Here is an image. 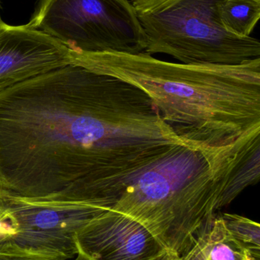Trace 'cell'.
Segmentation results:
<instances>
[{"mask_svg":"<svg viewBox=\"0 0 260 260\" xmlns=\"http://www.w3.org/2000/svg\"><path fill=\"white\" fill-rule=\"evenodd\" d=\"M6 197L19 224V232L12 244L57 260L77 256L76 233L109 210L87 205L28 203Z\"/></svg>","mask_w":260,"mask_h":260,"instance_id":"cell-6","label":"cell"},{"mask_svg":"<svg viewBox=\"0 0 260 260\" xmlns=\"http://www.w3.org/2000/svg\"><path fill=\"white\" fill-rule=\"evenodd\" d=\"M260 177V129L220 147L181 145L134 178L111 210L141 223L182 257L198 234Z\"/></svg>","mask_w":260,"mask_h":260,"instance_id":"cell-3","label":"cell"},{"mask_svg":"<svg viewBox=\"0 0 260 260\" xmlns=\"http://www.w3.org/2000/svg\"><path fill=\"white\" fill-rule=\"evenodd\" d=\"M161 260H182L181 257L177 256V255L167 254Z\"/></svg>","mask_w":260,"mask_h":260,"instance_id":"cell-14","label":"cell"},{"mask_svg":"<svg viewBox=\"0 0 260 260\" xmlns=\"http://www.w3.org/2000/svg\"><path fill=\"white\" fill-rule=\"evenodd\" d=\"M224 0H133L146 39L145 53H163L182 63L238 65L260 58V42L227 30Z\"/></svg>","mask_w":260,"mask_h":260,"instance_id":"cell-4","label":"cell"},{"mask_svg":"<svg viewBox=\"0 0 260 260\" xmlns=\"http://www.w3.org/2000/svg\"><path fill=\"white\" fill-rule=\"evenodd\" d=\"M220 14L227 30L241 38H247L259 21L260 0H224Z\"/></svg>","mask_w":260,"mask_h":260,"instance_id":"cell-10","label":"cell"},{"mask_svg":"<svg viewBox=\"0 0 260 260\" xmlns=\"http://www.w3.org/2000/svg\"><path fill=\"white\" fill-rule=\"evenodd\" d=\"M75 241L77 256L87 260H161L169 254L141 223L111 210L85 224Z\"/></svg>","mask_w":260,"mask_h":260,"instance_id":"cell-7","label":"cell"},{"mask_svg":"<svg viewBox=\"0 0 260 260\" xmlns=\"http://www.w3.org/2000/svg\"><path fill=\"white\" fill-rule=\"evenodd\" d=\"M71 64V52L54 38L0 20V91Z\"/></svg>","mask_w":260,"mask_h":260,"instance_id":"cell-8","label":"cell"},{"mask_svg":"<svg viewBox=\"0 0 260 260\" xmlns=\"http://www.w3.org/2000/svg\"><path fill=\"white\" fill-rule=\"evenodd\" d=\"M19 232L18 220L7 197L0 191V248L12 244Z\"/></svg>","mask_w":260,"mask_h":260,"instance_id":"cell-12","label":"cell"},{"mask_svg":"<svg viewBox=\"0 0 260 260\" xmlns=\"http://www.w3.org/2000/svg\"><path fill=\"white\" fill-rule=\"evenodd\" d=\"M0 260H57L44 255L23 250L14 244L0 248Z\"/></svg>","mask_w":260,"mask_h":260,"instance_id":"cell-13","label":"cell"},{"mask_svg":"<svg viewBox=\"0 0 260 260\" xmlns=\"http://www.w3.org/2000/svg\"><path fill=\"white\" fill-rule=\"evenodd\" d=\"M75 65L143 91L191 146H224L260 129V58L238 65L186 64L145 52H104L78 56Z\"/></svg>","mask_w":260,"mask_h":260,"instance_id":"cell-2","label":"cell"},{"mask_svg":"<svg viewBox=\"0 0 260 260\" xmlns=\"http://www.w3.org/2000/svg\"><path fill=\"white\" fill-rule=\"evenodd\" d=\"M75 260H87V259H84V258L82 257V256H77V257H76V259H75Z\"/></svg>","mask_w":260,"mask_h":260,"instance_id":"cell-15","label":"cell"},{"mask_svg":"<svg viewBox=\"0 0 260 260\" xmlns=\"http://www.w3.org/2000/svg\"><path fill=\"white\" fill-rule=\"evenodd\" d=\"M181 145L143 91L80 66L0 91V191L22 201L110 210Z\"/></svg>","mask_w":260,"mask_h":260,"instance_id":"cell-1","label":"cell"},{"mask_svg":"<svg viewBox=\"0 0 260 260\" xmlns=\"http://www.w3.org/2000/svg\"><path fill=\"white\" fill-rule=\"evenodd\" d=\"M27 25L79 56L145 51L146 39L128 0H40Z\"/></svg>","mask_w":260,"mask_h":260,"instance_id":"cell-5","label":"cell"},{"mask_svg":"<svg viewBox=\"0 0 260 260\" xmlns=\"http://www.w3.org/2000/svg\"><path fill=\"white\" fill-rule=\"evenodd\" d=\"M182 260H260L234 239L219 213L198 234Z\"/></svg>","mask_w":260,"mask_h":260,"instance_id":"cell-9","label":"cell"},{"mask_svg":"<svg viewBox=\"0 0 260 260\" xmlns=\"http://www.w3.org/2000/svg\"><path fill=\"white\" fill-rule=\"evenodd\" d=\"M229 235L256 257L260 258V226L236 214L219 213Z\"/></svg>","mask_w":260,"mask_h":260,"instance_id":"cell-11","label":"cell"}]
</instances>
